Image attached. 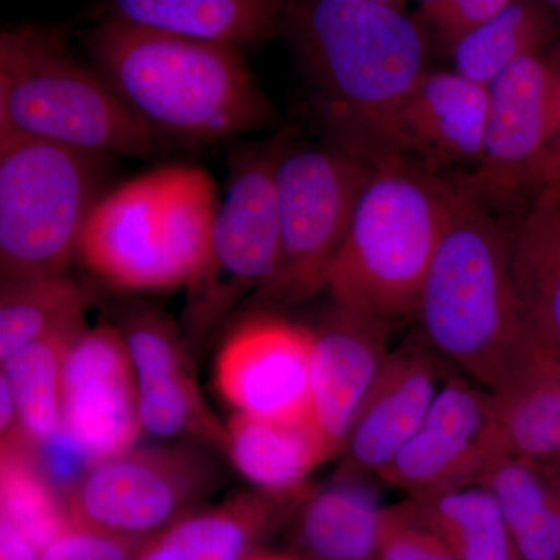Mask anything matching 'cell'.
<instances>
[{
	"mask_svg": "<svg viewBox=\"0 0 560 560\" xmlns=\"http://www.w3.org/2000/svg\"><path fill=\"white\" fill-rule=\"evenodd\" d=\"M81 43L158 139L220 142L271 128L276 113L243 54L101 20Z\"/></svg>",
	"mask_w": 560,
	"mask_h": 560,
	"instance_id": "obj_3",
	"label": "cell"
},
{
	"mask_svg": "<svg viewBox=\"0 0 560 560\" xmlns=\"http://www.w3.org/2000/svg\"><path fill=\"white\" fill-rule=\"evenodd\" d=\"M560 131V50L512 66L489 86L481 160L456 179L471 200L506 217L529 200Z\"/></svg>",
	"mask_w": 560,
	"mask_h": 560,
	"instance_id": "obj_10",
	"label": "cell"
},
{
	"mask_svg": "<svg viewBox=\"0 0 560 560\" xmlns=\"http://www.w3.org/2000/svg\"><path fill=\"white\" fill-rule=\"evenodd\" d=\"M40 466L51 485L62 497L69 492L92 466L79 442L61 429L38 445Z\"/></svg>",
	"mask_w": 560,
	"mask_h": 560,
	"instance_id": "obj_35",
	"label": "cell"
},
{
	"mask_svg": "<svg viewBox=\"0 0 560 560\" xmlns=\"http://www.w3.org/2000/svg\"><path fill=\"white\" fill-rule=\"evenodd\" d=\"M248 560H301L294 558V556L276 555V552L259 551L256 555L250 556Z\"/></svg>",
	"mask_w": 560,
	"mask_h": 560,
	"instance_id": "obj_38",
	"label": "cell"
},
{
	"mask_svg": "<svg viewBox=\"0 0 560 560\" xmlns=\"http://www.w3.org/2000/svg\"><path fill=\"white\" fill-rule=\"evenodd\" d=\"M117 329L135 368L142 430L158 438L190 434L224 447L226 431L206 407L171 320L150 308H131L121 315Z\"/></svg>",
	"mask_w": 560,
	"mask_h": 560,
	"instance_id": "obj_17",
	"label": "cell"
},
{
	"mask_svg": "<svg viewBox=\"0 0 560 560\" xmlns=\"http://www.w3.org/2000/svg\"><path fill=\"white\" fill-rule=\"evenodd\" d=\"M224 431V448L235 469L271 495H304L312 488V471L329 460L308 423L287 425L234 415Z\"/></svg>",
	"mask_w": 560,
	"mask_h": 560,
	"instance_id": "obj_23",
	"label": "cell"
},
{
	"mask_svg": "<svg viewBox=\"0 0 560 560\" xmlns=\"http://www.w3.org/2000/svg\"><path fill=\"white\" fill-rule=\"evenodd\" d=\"M552 469H555L556 471H558V474L560 475V466H559V467H552Z\"/></svg>",
	"mask_w": 560,
	"mask_h": 560,
	"instance_id": "obj_41",
	"label": "cell"
},
{
	"mask_svg": "<svg viewBox=\"0 0 560 560\" xmlns=\"http://www.w3.org/2000/svg\"><path fill=\"white\" fill-rule=\"evenodd\" d=\"M161 167L98 198L81 230V264L113 289L161 291L183 287L165 249Z\"/></svg>",
	"mask_w": 560,
	"mask_h": 560,
	"instance_id": "obj_14",
	"label": "cell"
},
{
	"mask_svg": "<svg viewBox=\"0 0 560 560\" xmlns=\"http://www.w3.org/2000/svg\"><path fill=\"white\" fill-rule=\"evenodd\" d=\"M90 296L66 275L2 280L0 361L57 331L83 326Z\"/></svg>",
	"mask_w": 560,
	"mask_h": 560,
	"instance_id": "obj_29",
	"label": "cell"
},
{
	"mask_svg": "<svg viewBox=\"0 0 560 560\" xmlns=\"http://www.w3.org/2000/svg\"><path fill=\"white\" fill-rule=\"evenodd\" d=\"M560 175V131L558 138H556L555 142H552L550 151H548L547 158H545L544 164H541V168L539 172V176H537L536 189H534V194L545 189V187L550 186L552 180L558 178ZM533 194V195H534Z\"/></svg>",
	"mask_w": 560,
	"mask_h": 560,
	"instance_id": "obj_37",
	"label": "cell"
},
{
	"mask_svg": "<svg viewBox=\"0 0 560 560\" xmlns=\"http://www.w3.org/2000/svg\"><path fill=\"white\" fill-rule=\"evenodd\" d=\"M0 455V518L43 551L73 525L65 497L47 478L31 438L3 441Z\"/></svg>",
	"mask_w": 560,
	"mask_h": 560,
	"instance_id": "obj_30",
	"label": "cell"
},
{
	"mask_svg": "<svg viewBox=\"0 0 560 560\" xmlns=\"http://www.w3.org/2000/svg\"><path fill=\"white\" fill-rule=\"evenodd\" d=\"M456 198L455 180L407 158L378 162L327 276L330 302L390 326L416 316Z\"/></svg>",
	"mask_w": 560,
	"mask_h": 560,
	"instance_id": "obj_4",
	"label": "cell"
},
{
	"mask_svg": "<svg viewBox=\"0 0 560 560\" xmlns=\"http://www.w3.org/2000/svg\"><path fill=\"white\" fill-rule=\"evenodd\" d=\"M488 113L489 88L455 70H429L390 124V147L436 175L459 165L474 168L485 149Z\"/></svg>",
	"mask_w": 560,
	"mask_h": 560,
	"instance_id": "obj_18",
	"label": "cell"
},
{
	"mask_svg": "<svg viewBox=\"0 0 560 560\" xmlns=\"http://www.w3.org/2000/svg\"><path fill=\"white\" fill-rule=\"evenodd\" d=\"M492 394L501 453L560 466V357L539 350L506 386Z\"/></svg>",
	"mask_w": 560,
	"mask_h": 560,
	"instance_id": "obj_25",
	"label": "cell"
},
{
	"mask_svg": "<svg viewBox=\"0 0 560 560\" xmlns=\"http://www.w3.org/2000/svg\"><path fill=\"white\" fill-rule=\"evenodd\" d=\"M492 493L521 560H560V475L550 466L500 455L480 482Z\"/></svg>",
	"mask_w": 560,
	"mask_h": 560,
	"instance_id": "obj_24",
	"label": "cell"
},
{
	"mask_svg": "<svg viewBox=\"0 0 560 560\" xmlns=\"http://www.w3.org/2000/svg\"><path fill=\"white\" fill-rule=\"evenodd\" d=\"M378 560H458L433 534L410 521L397 504L386 506Z\"/></svg>",
	"mask_w": 560,
	"mask_h": 560,
	"instance_id": "obj_33",
	"label": "cell"
},
{
	"mask_svg": "<svg viewBox=\"0 0 560 560\" xmlns=\"http://www.w3.org/2000/svg\"><path fill=\"white\" fill-rule=\"evenodd\" d=\"M511 270L530 340L560 357V200L534 194L510 221Z\"/></svg>",
	"mask_w": 560,
	"mask_h": 560,
	"instance_id": "obj_21",
	"label": "cell"
},
{
	"mask_svg": "<svg viewBox=\"0 0 560 560\" xmlns=\"http://www.w3.org/2000/svg\"><path fill=\"white\" fill-rule=\"evenodd\" d=\"M84 327L57 331L2 363L0 375L9 382L22 429L35 444L61 429L66 359Z\"/></svg>",
	"mask_w": 560,
	"mask_h": 560,
	"instance_id": "obj_31",
	"label": "cell"
},
{
	"mask_svg": "<svg viewBox=\"0 0 560 560\" xmlns=\"http://www.w3.org/2000/svg\"><path fill=\"white\" fill-rule=\"evenodd\" d=\"M416 318L430 348L489 393L506 388L539 353L512 278L510 223L459 187Z\"/></svg>",
	"mask_w": 560,
	"mask_h": 560,
	"instance_id": "obj_2",
	"label": "cell"
},
{
	"mask_svg": "<svg viewBox=\"0 0 560 560\" xmlns=\"http://www.w3.org/2000/svg\"><path fill=\"white\" fill-rule=\"evenodd\" d=\"M290 136V130H282L231 154L209 260L187 289V326L198 337L215 329L245 294L254 291L256 296L275 278L279 259L275 168Z\"/></svg>",
	"mask_w": 560,
	"mask_h": 560,
	"instance_id": "obj_8",
	"label": "cell"
},
{
	"mask_svg": "<svg viewBox=\"0 0 560 560\" xmlns=\"http://www.w3.org/2000/svg\"><path fill=\"white\" fill-rule=\"evenodd\" d=\"M374 162L320 142L287 140L275 168L279 259L253 301L257 313L300 305L326 290Z\"/></svg>",
	"mask_w": 560,
	"mask_h": 560,
	"instance_id": "obj_6",
	"label": "cell"
},
{
	"mask_svg": "<svg viewBox=\"0 0 560 560\" xmlns=\"http://www.w3.org/2000/svg\"><path fill=\"white\" fill-rule=\"evenodd\" d=\"M552 9L556 10V13H558L559 21H560V0L558 2H551Z\"/></svg>",
	"mask_w": 560,
	"mask_h": 560,
	"instance_id": "obj_40",
	"label": "cell"
},
{
	"mask_svg": "<svg viewBox=\"0 0 560 560\" xmlns=\"http://www.w3.org/2000/svg\"><path fill=\"white\" fill-rule=\"evenodd\" d=\"M500 455L492 394L456 372L418 433L377 478L407 497L466 488L478 485Z\"/></svg>",
	"mask_w": 560,
	"mask_h": 560,
	"instance_id": "obj_12",
	"label": "cell"
},
{
	"mask_svg": "<svg viewBox=\"0 0 560 560\" xmlns=\"http://www.w3.org/2000/svg\"><path fill=\"white\" fill-rule=\"evenodd\" d=\"M62 429L91 464L131 451L142 431L127 342L117 326L84 327L70 346L62 382Z\"/></svg>",
	"mask_w": 560,
	"mask_h": 560,
	"instance_id": "obj_13",
	"label": "cell"
},
{
	"mask_svg": "<svg viewBox=\"0 0 560 560\" xmlns=\"http://www.w3.org/2000/svg\"><path fill=\"white\" fill-rule=\"evenodd\" d=\"M0 136L44 140L95 158H145L158 138L97 69L77 60L60 32L0 33Z\"/></svg>",
	"mask_w": 560,
	"mask_h": 560,
	"instance_id": "obj_5",
	"label": "cell"
},
{
	"mask_svg": "<svg viewBox=\"0 0 560 560\" xmlns=\"http://www.w3.org/2000/svg\"><path fill=\"white\" fill-rule=\"evenodd\" d=\"M385 512L364 481L334 478L308 489L289 521L294 558L378 560Z\"/></svg>",
	"mask_w": 560,
	"mask_h": 560,
	"instance_id": "obj_22",
	"label": "cell"
},
{
	"mask_svg": "<svg viewBox=\"0 0 560 560\" xmlns=\"http://www.w3.org/2000/svg\"><path fill=\"white\" fill-rule=\"evenodd\" d=\"M397 506L458 560H521L499 503L480 485L405 497Z\"/></svg>",
	"mask_w": 560,
	"mask_h": 560,
	"instance_id": "obj_26",
	"label": "cell"
},
{
	"mask_svg": "<svg viewBox=\"0 0 560 560\" xmlns=\"http://www.w3.org/2000/svg\"><path fill=\"white\" fill-rule=\"evenodd\" d=\"M143 544L72 525L50 541L40 560H136Z\"/></svg>",
	"mask_w": 560,
	"mask_h": 560,
	"instance_id": "obj_34",
	"label": "cell"
},
{
	"mask_svg": "<svg viewBox=\"0 0 560 560\" xmlns=\"http://www.w3.org/2000/svg\"><path fill=\"white\" fill-rule=\"evenodd\" d=\"M448 368L420 334L390 350L353 423L334 478L366 481L372 475L378 477L418 433L452 375Z\"/></svg>",
	"mask_w": 560,
	"mask_h": 560,
	"instance_id": "obj_16",
	"label": "cell"
},
{
	"mask_svg": "<svg viewBox=\"0 0 560 560\" xmlns=\"http://www.w3.org/2000/svg\"><path fill=\"white\" fill-rule=\"evenodd\" d=\"M312 357L311 327L275 313H256L221 346L217 389L235 415L311 425Z\"/></svg>",
	"mask_w": 560,
	"mask_h": 560,
	"instance_id": "obj_11",
	"label": "cell"
},
{
	"mask_svg": "<svg viewBox=\"0 0 560 560\" xmlns=\"http://www.w3.org/2000/svg\"><path fill=\"white\" fill-rule=\"evenodd\" d=\"M311 329V425L330 460L340 458L353 423L389 359L393 326L330 302Z\"/></svg>",
	"mask_w": 560,
	"mask_h": 560,
	"instance_id": "obj_15",
	"label": "cell"
},
{
	"mask_svg": "<svg viewBox=\"0 0 560 560\" xmlns=\"http://www.w3.org/2000/svg\"><path fill=\"white\" fill-rule=\"evenodd\" d=\"M559 33L560 21L551 2L508 0L499 13L452 51L453 70L489 88L512 66L545 54Z\"/></svg>",
	"mask_w": 560,
	"mask_h": 560,
	"instance_id": "obj_27",
	"label": "cell"
},
{
	"mask_svg": "<svg viewBox=\"0 0 560 560\" xmlns=\"http://www.w3.org/2000/svg\"><path fill=\"white\" fill-rule=\"evenodd\" d=\"M545 189L551 190L552 194L558 195V198L560 200V175L558 176V178L552 180L550 186L545 187ZM541 190H544V189H541Z\"/></svg>",
	"mask_w": 560,
	"mask_h": 560,
	"instance_id": "obj_39",
	"label": "cell"
},
{
	"mask_svg": "<svg viewBox=\"0 0 560 560\" xmlns=\"http://www.w3.org/2000/svg\"><path fill=\"white\" fill-rule=\"evenodd\" d=\"M304 495L237 493L219 506L191 512L147 540L136 560H248L259 552L261 541L289 523Z\"/></svg>",
	"mask_w": 560,
	"mask_h": 560,
	"instance_id": "obj_19",
	"label": "cell"
},
{
	"mask_svg": "<svg viewBox=\"0 0 560 560\" xmlns=\"http://www.w3.org/2000/svg\"><path fill=\"white\" fill-rule=\"evenodd\" d=\"M287 36L327 145L378 164L400 158L389 130L401 103L429 72V43L393 0L287 2Z\"/></svg>",
	"mask_w": 560,
	"mask_h": 560,
	"instance_id": "obj_1",
	"label": "cell"
},
{
	"mask_svg": "<svg viewBox=\"0 0 560 560\" xmlns=\"http://www.w3.org/2000/svg\"><path fill=\"white\" fill-rule=\"evenodd\" d=\"M285 7L279 0H114L102 20L243 54L280 32Z\"/></svg>",
	"mask_w": 560,
	"mask_h": 560,
	"instance_id": "obj_20",
	"label": "cell"
},
{
	"mask_svg": "<svg viewBox=\"0 0 560 560\" xmlns=\"http://www.w3.org/2000/svg\"><path fill=\"white\" fill-rule=\"evenodd\" d=\"M102 158L0 136V276L66 275L84 221L98 200Z\"/></svg>",
	"mask_w": 560,
	"mask_h": 560,
	"instance_id": "obj_7",
	"label": "cell"
},
{
	"mask_svg": "<svg viewBox=\"0 0 560 560\" xmlns=\"http://www.w3.org/2000/svg\"><path fill=\"white\" fill-rule=\"evenodd\" d=\"M219 482L198 448H131L92 464L65 500L73 525L145 544L200 510Z\"/></svg>",
	"mask_w": 560,
	"mask_h": 560,
	"instance_id": "obj_9",
	"label": "cell"
},
{
	"mask_svg": "<svg viewBox=\"0 0 560 560\" xmlns=\"http://www.w3.org/2000/svg\"><path fill=\"white\" fill-rule=\"evenodd\" d=\"M508 0H422L412 13V20L434 44L451 57L453 50L478 31Z\"/></svg>",
	"mask_w": 560,
	"mask_h": 560,
	"instance_id": "obj_32",
	"label": "cell"
},
{
	"mask_svg": "<svg viewBox=\"0 0 560 560\" xmlns=\"http://www.w3.org/2000/svg\"><path fill=\"white\" fill-rule=\"evenodd\" d=\"M0 560H40L39 548L11 523L0 518Z\"/></svg>",
	"mask_w": 560,
	"mask_h": 560,
	"instance_id": "obj_36",
	"label": "cell"
},
{
	"mask_svg": "<svg viewBox=\"0 0 560 560\" xmlns=\"http://www.w3.org/2000/svg\"><path fill=\"white\" fill-rule=\"evenodd\" d=\"M161 176L165 249L180 283L189 289L208 264L221 197L205 168L165 165Z\"/></svg>",
	"mask_w": 560,
	"mask_h": 560,
	"instance_id": "obj_28",
	"label": "cell"
}]
</instances>
